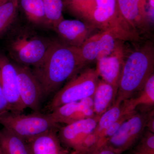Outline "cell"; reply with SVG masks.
<instances>
[{
	"instance_id": "6da1fadb",
	"label": "cell",
	"mask_w": 154,
	"mask_h": 154,
	"mask_svg": "<svg viewBox=\"0 0 154 154\" xmlns=\"http://www.w3.org/2000/svg\"><path fill=\"white\" fill-rule=\"evenodd\" d=\"M84 66L80 48L53 41L43 59L31 69L41 86L44 99L55 94Z\"/></svg>"
},
{
	"instance_id": "7a4b0ae2",
	"label": "cell",
	"mask_w": 154,
	"mask_h": 154,
	"mask_svg": "<svg viewBox=\"0 0 154 154\" xmlns=\"http://www.w3.org/2000/svg\"><path fill=\"white\" fill-rule=\"evenodd\" d=\"M154 48L152 42H146L125 57L113 105L121 104L141 91L154 73Z\"/></svg>"
},
{
	"instance_id": "3957f363",
	"label": "cell",
	"mask_w": 154,
	"mask_h": 154,
	"mask_svg": "<svg viewBox=\"0 0 154 154\" xmlns=\"http://www.w3.org/2000/svg\"><path fill=\"white\" fill-rule=\"evenodd\" d=\"M52 42L24 28L14 32L9 40L8 49L15 63L33 68L43 59Z\"/></svg>"
},
{
	"instance_id": "277c9868",
	"label": "cell",
	"mask_w": 154,
	"mask_h": 154,
	"mask_svg": "<svg viewBox=\"0 0 154 154\" xmlns=\"http://www.w3.org/2000/svg\"><path fill=\"white\" fill-rule=\"evenodd\" d=\"M87 22L102 31H110L122 41L136 42L141 38L122 16L116 0H96Z\"/></svg>"
},
{
	"instance_id": "5b68a950",
	"label": "cell",
	"mask_w": 154,
	"mask_h": 154,
	"mask_svg": "<svg viewBox=\"0 0 154 154\" xmlns=\"http://www.w3.org/2000/svg\"><path fill=\"white\" fill-rule=\"evenodd\" d=\"M0 124L26 141L53 129H59L49 113L30 114L7 112L0 116Z\"/></svg>"
},
{
	"instance_id": "8992f818",
	"label": "cell",
	"mask_w": 154,
	"mask_h": 154,
	"mask_svg": "<svg viewBox=\"0 0 154 154\" xmlns=\"http://www.w3.org/2000/svg\"><path fill=\"white\" fill-rule=\"evenodd\" d=\"M99 77L96 69H86L75 75L54 94L47 105L49 113L65 104L93 97Z\"/></svg>"
},
{
	"instance_id": "52a82bcc",
	"label": "cell",
	"mask_w": 154,
	"mask_h": 154,
	"mask_svg": "<svg viewBox=\"0 0 154 154\" xmlns=\"http://www.w3.org/2000/svg\"><path fill=\"white\" fill-rule=\"evenodd\" d=\"M148 115L146 112L135 113L123 122L105 145L119 154L129 149L143 135Z\"/></svg>"
},
{
	"instance_id": "ba28073f",
	"label": "cell",
	"mask_w": 154,
	"mask_h": 154,
	"mask_svg": "<svg viewBox=\"0 0 154 154\" xmlns=\"http://www.w3.org/2000/svg\"><path fill=\"white\" fill-rule=\"evenodd\" d=\"M17 72L20 98L26 108L40 112L43 99L41 86L30 67L13 63Z\"/></svg>"
},
{
	"instance_id": "9c48e42d",
	"label": "cell",
	"mask_w": 154,
	"mask_h": 154,
	"mask_svg": "<svg viewBox=\"0 0 154 154\" xmlns=\"http://www.w3.org/2000/svg\"><path fill=\"white\" fill-rule=\"evenodd\" d=\"M0 87L8 103L10 112L22 113L26 109L22 103L18 88L17 72L14 63L0 53Z\"/></svg>"
},
{
	"instance_id": "30bf717a",
	"label": "cell",
	"mask_w": 154,
	"mask_h": 154,
	"mask_svg": "<svg viewBox=\"0 0 154 154\" xmlns=\"http://www.w3.org/2000/svg\"><path fill=\"white\" fill-rule=\"evenodd\" d=\"M125 42L118 40L114 50L109 54L96 61V69L103 81L118 91L119 83L125 57Z\"/></svg>"
},
{
	"instance_id": "8fae6325",
	"label": "cell",
	"mask_w": 154,
	"mask_h": 154,
	"mask_svg": "<svg viewBox=\"0 0 154 154\" xmlns=\"http://www.w3.org/2000/svg\"><path fill=\"white\" fill-rule=\"evenodd\" d=\"M99 118L95 116L60 127L57 136L61 144L71 151L78 150L86 138L94 131Z\"/></svg>"
},
{
	"instance_id": "7c38bea8",
	"label": "cell",
	"mask_w": 154,
	"mask_h": 154,
	"mask_svg": "<svg viewBox=\"0 0 154 154\" xmlns=\"http://www.w3.org/2000/svg\"><path fill=\"white\" fill-rule=\"evenodd\" d=\"M122 16L140 37L151 25L147 13L148 0H116Z\"/></svg>"
},
{
	"instance_id": "4fadbf2b",
	"label": "cell",
	"mask_w": 154,
	"mask_h": 154,
	"mask_svg": "<svg viewBox=\"0 0 154 154\" xmlns=\"http://www.w3.org/2000/svg\"><path fill=\"white\" fill-rule=\"evenodd\" d=\"M95 28L88 23L78 19H63L53 27L61 42L68 46L80 48L92 35Z\"/></svg>"
},
{
	"instance_id": "5bb4252c",
	"label": "cell",
	"mask_w": 154,
	"mask_h": 154,
	"mask_svg": "<svg viewBox=\"0 0 154 154\" xmlns=\"http://www.w3.org/2000/svg\"><path fill=\"white\" fill-rule=\"evenodd\" d=\"M118 40L108 31H102L90 36L80 48L84 66L110 53Z\"/></svg>"
},
{
	"instance_id": "9a60e30c",
	"label": "cell",
	"mask_w": 154,
	"mask_h": 154,
	"mask_svg": "<svg viewBox=\"0 0 154 154\" xmlns=\"http://www.w3.org/2000/svg\"><path fill=\"white\" fill-rule=\"evenodd\" d=\"M57 124L66 125L95 116L93 97L70 102L57 107L49 113Z\"/></svg>"
},
{
	"instance_id": "2e32d148",
	"label": "cell",
	"mask_w": 154,
	"mask_h": 154,
	"mask_svg": "<svg viewBox=\"0 0 154 154\" xmlns=\"http://www.w3.org/2000/svg\"><path fill=\"white\" fill-rule=\"evenodd\" d=\"M59 129L52 130L26 141L31 154H70L61 143Z\"/></svg>"
},
{
	"instance_id": "e0dca14e",
	"label": "cell",
	"mask_w": 154,
	"mask_h": 154,
	"mask_svg": "<svg viewBox=\"0 0 154 154\" xmlns=\"http://www.w3.org/2000/svg\"><path fill=\"white\" fill-rule=\"evenodd\" d=\"M117 91L111 85L99 80L93 96L94 110L95 115L100 117L113 105Z\"/></svg>"
},
{
	"instance_id": "ac0fdd59",
	"label": "cell",
	"mask_w": 154,
	"mask_h": 154,
	"mask_svg": "<svg viewBox=\"0 0 154 154\" xmlns=\"http://www.w3.org/2000/svg\"><path fill=\"white\" fill-rule=\"evenodd\" d=\"M138 96L131 97L122 103V114L136 111L138 106L153 107L154 104V75L149 78L144 86L140 91Z\"/></svg>"
},
{
	"instance_id": "d6986e66",
	"label": "cell",
	"mask_w": 154,
	"mask_h": 154,
	"mask_svg": "<svg viewBox=\"0 0 154 154\" xmlns=\"http://www.w3.org/2000/svg\"><path fill=\"white\" fill-rule=\"evenodd\" d=\"M0 146L4 154H31L25 140L4 127L0 130Z\"/></svg>"
},
{
	"instance_id": "ffe728a7",
	"label": "cell",
	"mask_w": 154,
	"mask_h": 154,
	"mask_svg": "<svg viewBox=\"0 0 154 154\" xmlns=\"http://www.w3.org/2000/svg\"><path fill=\"white\" fill-rule=\"evenodd\" d=\"M122 115L121 104H114L100 116L96 128L90 134L91 138L95 143L94 147L106 130Z\"/></svg>"
},
{
	"instance_id": "44dd1931",
	"label": "cell",
	"mask_w": 154,
	"mask_h": 154,
	"mask_svg": "<svg viewBox=\"0 0 154 154\" xmlns=\"http://www.w3.org/2000/svg\"><path fill=\"white\" fill-rule=\"evenodd\" d=\"M20 5L29 22L34 25L47 26L45 11L42 0H21Z\"/></svg>"
},
{
	"instance_id": "7402d4cb",
	"label": "cell",
	"mask_w": 154,
	"mask_h": 154,
	"mask_svg": "<svg viewBox=\"0 0 154 154\" xmlns=\"http://www.w3.org/2000/svg\"><path fill=\"white\" fill-rule=\"evenodd\" d=\"M96 0H63L64 8L87 22L96 6Z\"/></svg>"
},
{
	"instance_id": "603a6c76",
	"label": "cell",
	"mask_w": 154,
	"mask_h": 154,
	"mask_svg": "<svg viewBox=\"0 0 154 154\" xmlns=\"http://www.w3.org/2000/svg\"><path fill=\"white\" fill-rule=\"evenodd\" d=\"M44 5L47 27L51 28L63 19V0H42Z\"/></svg>"
},
{
	"instance_id": "cb8c5ba5",
	"label": "cell",
	"mask_w": 154,
	"mask_h": 154,
	"mask_svg": "<svg viewBox=\"0 0 154 154\" xmlns=\"http://www.w3.org/2000/svg\"><path fill=\"white\" fill-rule=\"evenodd\" d=\"M18 0H12L0 6V36L13 24L17 15Z\"/></svg>"
},
{
	"instance_id": "d4e9b609",
	"label": "cell",
	"mask_w": 154,
	"mask_h": 154,
	"mask_svg": "<svg viewBox=\"0 0 154 154\" xmlns=\"http://www.w3.org/2000/svg\"><path fill=\"white\" fill-rule=\"evenodd\" d=\"M137 146L134 149L132 154H154V134L147 131Z\"/></svg>"
},
{
	"instance_id": "484cf974",
	"label": "cell",
	"mask_w": 154,
	"mask_h": 154,
	"mask_svg": "<svg viewBox=\"0 0 154 154\" xmlns=\"http://www.w3.org/2000/svg\"><path fill=\"white\" fill-rule=\"evenodd\" d=\"M70 154H119L113 151L107 146L106 145L95 148L90 149L82 152H75L71 151Z\"/></svg>"
},
{
	"instance_id": "4316f807",
	"label": "cell",
	"mask_w": 154,
	"mask_h": 154,
	"mask_svg": "<svg viewBox=\"0 0 154 154\" xmlns=\"http://www.w3.org/2000/svg\"><path fill=\"white\" fill-rule=\"evenodd\" d=\"M10 110L8 103L7 102L2 88L0 87V116L7 112H10Z\"/></svg>"
},
{
	"instance_id": "83f0119b",
	"label": "cell",
	"mask_w": 154,
	"mask_h": 154,
	"mask_svg": "<svg viewBox=\"0 0 154 154\" xmlns=\"http://www.w3.org/2000/svg\"><path fill=\"white\" fill-rule=\"evenodd\" d=\"M147 13L149 20L152 25L154 23V0H148Z\"/></svg>"
},
{
	"instance_id": "f1b7e54d",
	"label": "cell",
	"mask_w": 154,
	"mask_h": 154,
	"mask_svg": "<svg viewBox=\"0 0 154 154\" xmlns=\"http://www.w3.org/2000/svg\"><path fill=\"white\" fill-rule=\"evenodd\" d=\"M146 127L147 128L148 130L154 133V110L148 112L147 120Z\"/></svg>"
},
{
	"instance_id": "f546056e",
	"label": "cell",
	"mask_w": 154,
	"mask_h": 154,
	"mask_svg": "<svg viewBox=\"0 0 154 154\" xmlns=\"http://www.w3.org/2000/svg\"><path fill=\"white\" fill-rule=\"evenodd\" d=\"M12 1V0H0V6L5 4L9 1Z\"/></svg>"
},
{
	"instance_id": "4dcf8cb0",
	"label": "cell",
	"mask_w": 154,
	"mask_h": 154,
	"mask_svg": "<svg viewBox=\"0 0 154 154\" xmlns=\"http://www.w3.org/2000/svg\"><path fill=\"white\" fill-rule=\"evenodd\" d=\"M0 154H3L2 150V148H1V146H0Z\"/></svg>"
}]
</instances>
